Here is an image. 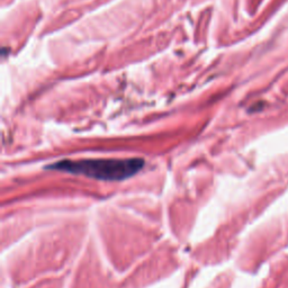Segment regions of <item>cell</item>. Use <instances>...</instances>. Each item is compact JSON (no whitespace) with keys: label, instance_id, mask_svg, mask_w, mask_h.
Instances as JSON below:
<instances>
[{"label":"cell","instance_id":"obj_1","mask_svg":"<svg viewBox=\"0 0 288 288\" xmlns=\"http://www.w3.org/2000/svg\"><path fill=\"white\" fill-rule=\"evenodd\" d=\"M144 160L132 159H81L60 160L47 164L45 169L81 175L88 178L104 181H122L140 173Z\"/></svg>","mask_w":288,"mask_h":288}]
</instances>
